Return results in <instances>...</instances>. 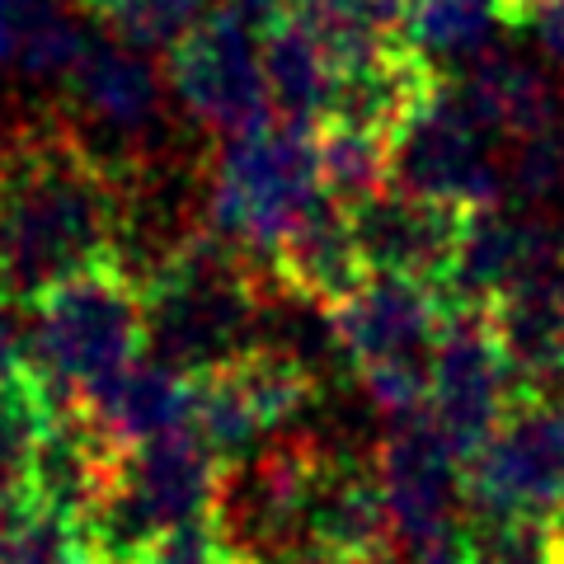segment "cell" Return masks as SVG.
<instances>
[{
    "label": "cell",
    "instance_id": "cell-7",
    "mask_svg": "<svg viewBox=\"0 0 564 564\" xmlns=\"http://www.w3.org/2000/svg\"><path fill=\"white\" fill-rule=\"evenodd\" d=\"M165 57L174 99L207 132L240 137L273 118L269 76H263V33L236 10H207Z\"/></svg>",
    "mask_w": 564,
    "mask_h": 564
},
{
    "label": "cell",
    "instance_id": "cell-34",
    "mask_svg": "<svg viewBox=\"0 0 564 564\" xmlns=\"http://www.w3.org/2000/svg\"><path fill=\"white\" fill-rule=\"evenodd\" d=\"M198 6H207V0H198Z\"/></svg>",
    "mask_w": 564,
    "mask_h": 564
},
{
    "label": "cell",
    "instance_id": "cell-25",
    "mask_svg": "<svg viewBox=\"0 0 564 564\" xmlns=\"http://www.w3.org/2000/svg\"><path fill=\"white\" fill-rule=\"evenodd\" d=\"M99 10V20L109 24V39L128 43L137 52H170L207 14L198 0H85Z\"/></svg>",
    "mask_w": 564,
    "mask_h": 564
},
{
    "label": "cell",
    "instance_id": "cell-19",
    "mask_svg": "<svg viewBox=\"0 0 564 564\" xmlns=\"http://www.w3.org/2000/svg\"><path fill=\"white\" fill-rule=\"evenodd\" d=\"M85 43L62 0H0V66L29 80H66Z\"/></svg>",
    "mask_w": 564,
    "mask_h": 564
},
{
    "label": "cell",
    "instance_id": "cell-30",
    "mask_svg": "<svg viewBox=\"0 0 564 564\" xmlns=\"http://www.w3.org/2000/svg\"><path fill=\"white\" fill-rule=\"evenodd\" d=\"M226 10H236L240 20H250L254 29H269L273 20L288 14V0H226Z\"/></svg>",
    "mask_w": 564,
    "mask_h": 564
},
{
    "label": "cell",
    "instance_id": "cell-18",
    "mask_svg": "<svg viewBox=\"0 0 564 564\" xmlns=\"http://www.w3.org/2000/svg\"><path fill=\"white\" fill-rule=\"evenodd\" d=\"M527 14L532 10L522 0H419L404 20V43L447 80V70H466L499 47L503 33Z\"/></svg>",
    "mask_w": 564,
    "mask_h": 564
},
{
    "label": "cell",
    "instance_id": "cell-21",
    "mask_svg": "<svg viewBox=\"0 0 564 564\" xmlns=\"http://www.w3.org/2000/svg\"><path fill=\"white\" fill-rule=\"evenodd\" d=\"M321 147V184L334 203L358 207L391 188V137L344 128V122H321L315 128Z\"/></svg>",
    "mask_w": 564,
    "mask_h": 564
},
{
    "label": "cell",
    "instance_id": "cell-8",
    "mask_svg": "<svg viewBox=\"0 0 564 564\" xmlns=\"http://www.w3.org/2000/svg\"><path fill=\"white\" fill-rule=\"evenodd\" d=\"M470 513L560 518L564 513V400L518 395L513 410L466 462Z\"/></svg>",
    "mask_w": 564,
    "mask_h": 564
},
{
    "label": "cell",
    "instance_id": "cell-23",
    "mask_svg": "<svg viewBox=\"0 0 564 564\" xmlns=\"http://www.w3.org/2000/svg\"><path fill=\"white\" fill-rule=\"evenodd\" d=\"M466 564H564L560 518H485L470 513L462 527Z\"/></svg>",
    "mask_w": 564,
    "mask_h": 564
},
{
    "label": "cell",
    "instance_id": "cell-29",
    "mask_svg": "<svg viewBox=\"0 0 564 564\" xmlns=\"http://www.w3.org/2000/svg\"><path fill=\"white\" fill-rule=\"evenodd\" d=\"M527 20H532L536 43L545 47V57L564 66V0H536Z\"/></svg>",
    "mask_w": 564,
    "mask_h": 564
},
{
    "label": "cell",
    "instance_id": "cell-12",
    "mask_svg": "<svg viewBox=\"0 0 564 564\" xmlns=\"http://www.w3.org/2000/svg\"><path fill=\"white\" fill-rule=\"evenodd\" d=\"M66 95L76 104L85 137L141 141L161 128L165 113V80L147 52H137L118 39H90L76 70L66 76Z\"/></svg>",
    "mask_w": 564,
    "mask_h": 564
},
{
    "label": "cell",
    "instance_id": "cell-24",
    "mask_svg": "<svg viewBox=\"0 0 564 564\" xmlns=\"http://www.w3.org/2000/svg\"><path fill=\"white\" fill-rule=\"evenodd\" d=\"M503 180H508V203L527 212L564 203V118L503 141Z\"/></svg>",
    "mask_w": 564,
    "mask_h": 564
},
{
    "label": "cell",
    "instance_id": "cell-11",
    "mask_svg": "<svg viewBox=\"0 0 564 564\" xmlns=\"http://www.w3.org/2000/svg\"><path fill=\"white\" fill-rule=\"evenodd\" d=\"M348 212H352V236H358L367 269L391 273V278H414L443 292L466 212H452L443 203L414 198V193H400V188H381L377 198H367Z\"/></svg>",
    "mask_w": 564,
    "mask_h": 564
},
{
    "label": "cell",
    "instance_id": "cell-10",
    "mask_svg": "<svg viewBox=\"0 0 564 564\" xmlns=\"http://www.w3.org/2000/svg\"><path fill=\"white\" fill-rule=\"evenodd\" d=\"M513 400H518V381L499 339H494L489 311L447 306L443 339H437L433 352L429 404H423L433 429L470 462V452L499 429L503 414L513 410Z\"/></svg>",
    "mask_w": 564,
    "mask_h": 564
},
{
    "label": "cell",
    "instance_id": "cell-13",
    "mask_svg": "<svg viewBox=\"0 0 564 564\" xmlns=\"http://www.w3.org/2000/svg\"><path fill=\"white\" fill-rule=\"evenodd\" d=\"M269 273L282 292L302 296L311 306L334 311L339 302H348L372 278L358 250V236H352V212L325 193L302 217V226L273 250Z\"/></svg>",
    "mask_w": 564,
    "mask_h": 564
},
{
    "label": "cell",
    "instance_id": "cell-28",
    "mask_svg": "<svg viewBox=\"0 0 564 564\" xmlns=\"http://www.w3.org/2000/svg\"><path fill=\"white\" fill-rule=\"evenodd\" d=\"M29 367V302L0 282V372Z\"/></svg>",
    "mask_w": 564,
    "mask_h": 564
},
{
    "label": "cell",
    "instance_id": "cell-3",
    "mask_svg": "<svg viewBox=\"0 0 564 564\" xmlns=\"http://www.w3.org/2000/svg\"><path fill=\"white\" fill-rule=\"evenodd\" d=\"M147 352V296L109 263L29 306V372L52 410H80L104 381Z\"/></svg>",
    "mask_w": 564,
    "mask_h": 564
},
{
    "label": "cell",
    "instance_id": "cell-9",
    "mask_svg": "<svg viewBox=\"0 0 564 564\" xmlns=\"http://www.w3.org/2000/svg\"><path fill=\"white\" fill-rule=\"evenodd\" d=\"M377 475L395 541H437L466 527V456L433 429V419L423 410L391 419L381 429Z\"/></svg>",
    "mask_w": 564,
    "mask_h": 564
},
{
    "label": "cell",
    "instance_id": "cell-15",
    "mask_svg": "<svg viewBox=\"0 0 564 564\" xmlns=\"http://www.w3.org/2000/svg\"><path fill=\"white\" fill-rule=\"evenodd\" d=\"M80 410L95 419V429L113 447H137L193 423V381L180 377L174 367L155 362L151 352H141L132 367H122L113 381H104Z\"/></svg>",
    "mask_w": 564,
    "mask_h": 564
},
{
    "label": "cell",
    "instance_id": "cell-32",
    "mask_svg": "<svg viewBox=\"0 0 564 564\" xmlns=\"http://www.w3.org/2000/svg\"><path fill=\"white\" fill-rule=\"evenodd\" d=\"M372 6H381L386 14H391V20H400V24H404V20H410V10L419 6V0H372Z\"/></svg>",
    "mask_w": 564,
    "mask_h": 564
},
{
    "label": "cell",
    "instance_id": "cell-22",
    "mask_svg": "<svg viewBox=\"0 0 564 564\" xmlns=\"http://www.w3.org/2000/svg\"><path fill=\"white\" fill-rule=\"evenodd\" d=\"M0 564H95L85 527L43 503L0 508Z\"/></svg>",
    "mask_w": 564,
    "mask_h": 564
},
{
    "label": "cell",
    "instance_id": "cell-17",
    "mask_svg": "<svg viewBox=\"0 0 564 564\" xmlns=\"http://www.w3.org/2000/svg\"><path fill=\"white\" fill-rule=\"evenodd\" d=\"M263 76H269V99L282 122L321 128L334 95V52L306 14L288 10L263 29Z\"/></svg>",
    "mask_w": 564,
    "mask_h": 564
},
{
    "label": "cell",
    "instance_id": "cell-5",
    "mask_svg": "<svg viewBox=\"0 0 564 564\" xmlns=\"http://www.w3.org/2000/svg\"><path fill=\"white\" fill-rule=\"evenodd\" d=\"M344 362L358 377L372 410L391 419L419 414L433 386V352L447 325L443 292L414 278L372 273L358 292L329 311Z\"/></svg>",
    "mask_w": 564,
    "mask_h": 564
},
{
    "label": "cell",
    "instance_id": "cell-16",
    "mask_svg": "<svg viewBox=\"0 0 564 564\" xmlns=\"http://www.w3.org/2000/svg\"><path fill=\"white\" fill-rule=\"evenodd\" d=\"M447 85L499 141L527 137V132L545 128V122L564 118L560 95H555V85L545 80V70L536 62L518 57V52H503V47H494L480 62L456 70V80H447Z\"/></svg>",
    "mask_w": 564,
    "mask_h": 564
},
{
    "label": "cell",
    "instance_id": "cell-31",
    "mask_svg": "<svg viewBox=\"0 0 564 564\" xmlns=\"http://www.w3.org/2000/svg\"><path fill=\"white\" fill-rule=\"evenodd\" d=\"M292 6H296V14H306V20H325V14L348 10L352 0H292Z\"/></svg>",
    "mask_w": 564,
    "mask_h": 564
},
{
    "label": "cell",
    "instance_id": "cell-26",
    "mask_svg": "<svg viewBox=\"0 0 564 564\" xmlns=\"http://www.w3.org/2000/svg\"><path fill=\"white\" fill-rule=\"evenodd\" d=\"M137 564H245V560L236 555V545L226 541L217 522L198 518V522H180L170 532H161Z\"/></svg>",
    "mask_w": 564,
    "mask_h": 564
},
{
    "label": "cell",
    "instance_id": "cell-33",
    "mask_svg": "<svg viewBox=\"0 0 564 564\" xmlns=\"http://www.w3.org/2000/svg\"><path fill=\"white\" fill-rule=\"evenodd\" d=\"M522 6H527V10H532V6H536V0H522Z\"/></svg>",
    "mask_w": 564,
    "mask_h": 564
},
{
    "label": "cell",
    "instance_id": "cell-1",
    "mask_svg": "<svg viewBox=\"0 0 564 564\" xmlns=\"http://www.w3.org/2000/svg\"><path fill=\"white\" fill-rule=\"evenodd\" d=\"M132 188L76 132L24 137L0 161V282L39 302L118 263Z\"/></svg>",
    "mask_w": 564,
    "mask_h": 564
},
{
    "label": "cell",
    "instance_id": "cell-20",
    "mask_svg": "<svg viewBox=\"0 0 564 564\" xmlns=\"http://www.w3.org/2000/svg\"><path fill=\"white\" fill-rule=\"evenodd\" d=\"M47 419H52V404L29 367L0 372V508L29 503L33 462H39Z\"/></svg>",
    "mask_w": 564,
    "mask_h": 564
},
{
    "label": "cell",
    "instance_id": "cell-14",
    "mask_svg": "<svg viewBox=\"0 0 564 564\" xmlns=\"http://www.w3.org/2000/svg\"><path fill=\"white\" fill-rule=\"evenodd\" d=\"M118 456L122 447H113L85 410H52L47 433L39 443V462H33L29 499L85 527V518L95 513L113 485Z\"/></svg>",
    "mask_w": 564,
    "mask_h": 564
},
{
    "label": "cell",
    "instance_id": "cell-4",
    "mask_svg": "<svg viewBox=\"0 0 564 564\" xmlns=\"http://www.w3.org/2000/svg\"><path fill=\"white\" fill-rule=\"evenodd\" d=\"M325 198L321 147L302 122L269 118L259 128L226 137L207 174V231L231 240L254 263L269 259L302 217Z\"/></svg>",
    "mask_w": 564,
    "mask_h": 564
},
{
    "label": "cell",
    "instance_id": "cell-6",
    "mask_svg": "<svg viewBox=\"0 0 564 564\" xmlns=\"http://www.w3.org/2000/svg\"><path fill=\"white\" fill-rule=\"evenodd\" d=\"M494 141L499 137L443 80L391 137V188L466 212V217L499 207L508 203V180L503 147Z\"/></svg>",
    "mask_w": 564,
    "mask_h": 564
},
{
    "label": "cell",
    "instance_id": "cell-27",
    "mask_svg": "<svg viewBox=\"0 0 564 564\" xmlns=\"http://www.w3.org/2000/svg\"><path fill=\"white\" fill-rule=\"evenodd\" d=\"M358 564H466V541H462V532L437 536V541H395L391 536Z\"/></svg>",
    "mask_w": 564,
    "mask_h": 564
},
{
    "label": "cell",
    "instance_id": "cell-2",
    "mask_svg": "<svg viewBox=\"0 0 564 564\" xmlns=\"http://www.w3.org/2000/svg\"><path fill=\"white\" fill-rule=\"evenodd\" d=\"M273 292L278 282L269 269L217 231L193 226L141 282L147 352L188 381L217 372L259 344Z\"/></svg>",
    "mask_w": 564,
    "mask_h": 564
}]
</instances>
